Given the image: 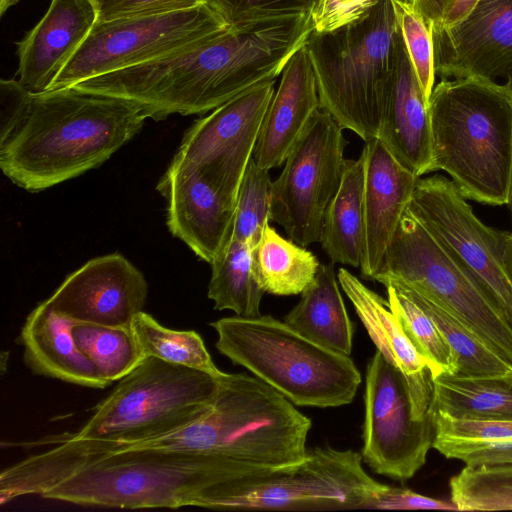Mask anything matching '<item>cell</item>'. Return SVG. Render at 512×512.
<instances>
[{
    "instance_id": "cell-29",
    "label": "cell",
    "mask_w": 512,
    "mask_h": 512,
    "mask_svg": "<svg viewBox=\"0 0 512 512\" xmlns=\"http://www.w3.org/2000/svg\"><path fill=\"white\" fill-rule=\"evenodd\" d=\"M397 285L403 287L436 323L456 359V374L469 377H512V364L455 316L417 291L401 284Z\"/></svg>"
},
{
    "instance_id": "cell-18",
    "label": "cell",
    "mask_w": 512,
    "mask_h": 512,
    "mask_svg": "<svg viewBox=\"0 0 512 512\" xmlns=\"http://www.w3.org/2000/svg\"><path fill=\"white\" fill-rule=\"evenodd\" d=\"M363 163V245L360 271L373 280L412 199L416 176L402 166L379 138L365 142Z\"/></svg>"
},
{
    "instance_id": "cell-45",
    "label": "cell",
    "mask_w": 512,
    "mask_h": 512,
    "mask_svg": "<svg viewBox=\"0 0 512 512\" xmlns=\"http://www.w3.org/2000/svg\"><path fill=\"white\" fill-rule=\"evenodd\" d=\"M19 0H0V15L3 16L4 13L11 8L12 6L16 5Z\"/></svg>"
},
{
    "instance_id": "cell-3",
    "label": "cell",
    "mask_w": 512,
    "mask_h": 512,
    "mask_svg": "<svg viewBox=\"0 0 512 512\" xmlns=\"http://www.w3.org/2000/svg\"><path fill=\"white\" fill-rule=\"evenodd\" d=\"M311 420L274 388L244 373L223 372L204 412L171 433L122 447L95 443L96 450L146 447L205 454L254 475L301 462Z\"/></svg>"
},
{
    "instance_id": "cell-27",
    "label": "cell",
    "mask_w": 512,
    "mask_h": 512,
    "mask_svg": "<svg viewBox=\"0 0 512 512\" xmlns=\"http://www.w3.org/2000/svg\"><path fill=\"white\" fill-rule=\"evenodd\" d=\"M255 249L234 237L214 258L208 298L216 310H231L241 317H256L265 293L255 271Z\"/></svg>"
},
{
    "instance_id": "cell-14",
    "label": "cell",
    "mask_w": 512,
    "mask_h": 512,
    "mask_svg": "<svg viewBox=\"0 0 512 512\" xmlns=\"http://www.w3.org/2000/svg\"><path fill=\"white\" fill-rule=\"evenodd\" d=\"M275 79L262 82L196 120L185 134L170 166H192L236 202L253 157Z\"/></svg>"
},
{
    "instance_id": "cell-12",
    "label": "cell",
    "mask_w": 512,
    "mask_h": 512,
    "mask_svg": "<svg viewBox=\"0 0 512 512\" xmlns=\"http://www.w3.org/2000/svg\"><path fill=\"white\" fill-rule=\"evenodd\" d=\"M451 180L419 178L408 211L481 287L512 326V281L499 251L496 230L474 214Z\"/></svg>"
},
{
    "instance_id": "cell-8",
    "label": "cell",
    "mask_w": 512,
    "mask_h": 512,
    "mask_svg": "<svg viewBox=\"0 0 512 512\" xmlns=\"http://www.w3.org/2000/svg\"><path fill=\"white\" fill-rule=\"evenodd\" d=\"M361 453L331 447L307 450L290 467L218 486L212 509L322 511L371 509L386 485L370 477Z\"/></svg>"
},
{
    "instance_id": "cell-30",
    "label": "cell",
    "mask_w": 512,
    "mask_h": 512,
    "mask_svg": "<svg viewBox=\"0 0 512 512\" xmlns=\"http://www.w3.org/2000/svg\"><path fill=\"white\" fill-rule=\"evenodd\" d=\"M72 335L109 384L125 377L144 359L131 326L74 322Z\"/></svg>"
},
{
    "instance_id": "cell-24",
    "label": "cell",
    "mask_w": 512,
    "mask_h": 512,
    "mask_svg": "<svg viewBox=\"0 0 512 512\" xmlns=\"http://www.w3.org/2000/svg\"><path fill=\"white\" fill-rule=\"evenodd\" d=\"M284 322L312 342L349 355L354 325L347 313L333 263L320 264L312 282Z\"/></svg>"
},
{
    "instance_id": "cell-23",
    "label": "cell",
    "mask_w": 512,
    "mask_h": 512,
    "mask_svg": "<svg viewBox=\"0 0 512 512\" xmlns=\"http://www.w3.org/2000/svg\"><path fill=\"white\" fill-rule=\"evenodd\" d=\"M73 324L47 300L39 303L27 316L19 337L25 364L37 375L89 388L107 387L110 384L78 348Z\"/></svg>"
},
{
    "instance_id": "cell-10",
    "label": "cell",
    "mask_w": 512,
    "mask_h": 512,
    "mask_svg": "<svg viewBox=\"0 0 512 512\" xmlns=\"http://www.w3.org/2000/svg\"><path fill=\"white\" fill-rule=\"evenodd\" d=\"M229 29L205 3L162 15L96 21L49 90L158 59Z\"/></svg>"
},
{
    "instance_id": "cell-16",
    "label": "cell",
    "mask_w": 512,
    "mask_h": 512,
    "mask_svg": "<svg viewBox=\"0 0 512 512\" xmlns=\"http://www.w3.org/2000/svg\"><path fill=\"white\" fill-rule=\"evenodd\" d=\"M147 293L143 273L113 253L93 258L68 275L47 302L74 322L131 326L143 311Z\"/></svg>"
},
{
    "instance_id": "cell-31",
    "label": "cell",
    "mask_w": 512,
    "mask_h": 512,
    "mask_svg": "<svg viewBox=\"0 0 512 512\" xmlns=\"http://www.w3.org/2000/svg\"><path fill=\"white\" fill-rule=\"evenodd\" d=\"M142 355L194 368L214 377L223 374L214 364L202 337L195 331H178L161 325L144 311L131 322Z\"/></svg>"
},
{
    "instance_id": "cell-19",
    "label": "cell",
    "mask_w": 512,
    "mask_h": 512,
    "mask_svg": "<svg viewBox=\"0 0 512 512\" xmlns=\"http://www.w3.org/2000/svg\"><path fill=\"white\" fill-rule=\"evenodd\" d=\"M96 21L89 0H51L40 21L17 42L18 81L31 93L49 90Z\"/></svg>"
},
{
    "instance_id": "cell-22",
    "label": "cell",
    "mask_w": 512,
    "mask_h": 512,
    "mask_svg": "<svg viewBox=\"0 0 512 512\" xmlns=\"http://www.w3.org/2000/svg\"><path fill=\"white\" fill-rule=\"evenodd\" d=\"M320 109L316 77L305 45L287 62L266 110L253 152L266 170L280 167Z\"/></svg>"
},
{
    "instance_id": "cell-43",
    "label": "cell",
    "mask_w": 512,
    "mask_h": 512,
    "mask_svg": "<svg viewBox=\"0 0 512 512\" xmlns=\"http://www.w3.org/2000/svg\"><path fill=\"white\" fill-rule=\"evenodd\" d=\"M30 93L18 80L0 81V141L7 138L19 122Z\"/></svg>"
},
{
    "instance_id": "cell-28",
    "label": "cell",
    "mask_w": 512,
    "mask_h": 512,
    "mask_svg": "<svg viewBox=\"0 0 512 512\" xmlns=\"http://www.w3.org/2000/svg\"><path fill=\"white\" fill-rule=\"evenodd\" d=\"M255 271L265 293L301 294L314 279L320 262L309 250L282 237L270 224L255 249Z\"/></svg>"
},
{
    "instance_id": "cell-5",
    "label": "cell",
    "mask_w": 512,
    "mask_h": 512,
    "mask_svg": "<svg viewBox=\"0 0 512 512\" xmlns=\"http://www.w3.org/2000/svg\"><path fill=\"white\" fill-rule=\"evenodd\" d=\"M398 33L392 1L382 0L352 23L331 31L313 30L305 44L320 108L364 142L378 138Z\"/></svg>"
},
{
    "instance_id": "cell-46",
    "label": "cell",
    "mask_w": 512,
    "mask_h": 512,
    "mask_svg": "<svg viewBox=\"0 0 512 512\" xmlns=\"http://www.w3.org/2000/svg\"><path fill=\"white\" fill-rule=\"evenodd\" d=\"M511 210L512 213V181H511V188H510V196H509V202L507 204Z\"/></svg>"
},
{
    "instance_id": "cell-13",
    "label": "cell",
    "mask_w": 512,
    "mask_h": 512,
    "mask_svg": "<svg viewBox=\"0 0 512 512\" xmlns=\"http://www.w3.org/2000/svg\"><path fill=\"white\" fill-rule=\"evenodd\" d=\"M363 461L377 474L405 482L426 463L433 445L429 415L415 420L403 375L376 351L367 365Z\"/></svg>"
},
{
    "instance_id": "cell-32",
    "label": "cell",
    "mask_w": 512,
    "mask_h": 512,
    "mask_svg": "<svg viewBox=\"0 0 512 512\" xmlns=\"http://www.w3.org/2000/svg\"><path fill=\"white\" fill-rule=\"evenodd\" d=\"M391 310L404 332L426 359L431 377L440 373H457L454 354L433 319L401 286L385 285Z\"/></svg>"
},
{
    "instance_id": "cell-40",
    "label": "cell",
    "mask_w": 512,
    "mask_h": 512,
    "mask_svg": "<svg viewBox=\"0 0 512 512\" xmlns=\"http://www.w3.org/2000/svg\"><path fill=\"white\" fill-rule=\"evenodd\" d=\"M382 0H314L310 12L314 31L325 32L352 23ZM410 2V0H391Z\"/></svg>"
},
{
    "instance_id": "cell-21",
    "label": "cell",
    "mask_w": 512,
    "mask_h": 512,
    "mask_svg": "<svg viewBox=\"0 0 512 512\" xmlns=\"http://www.w3.org/2000/svg\"><path fill=\"white\" fill-rule=\"evenodd\" d=\"M378 138L392 156L416 176L431 172L429 102L411 64L400 28L395 66Z\"/></svg>"
},
{
    "instance_id": "cell-26",
    "label": "cell",
    "mask_w": 512,
    "mask_h": 512,
    "mask_svg": "<svg viewBox=\"0 0 512 512\" xmlns=\"http://www.w3.org/2000/svg\"><path fill=\"white\" fill-rule=\"evenodd\" d=\"M454 417L512 420V377H469L443 372L432 378L429 411Z\"/></svg>"
},
{
    "instance_id": "cell-15",
    "label": "cell",
    "mask_w": 512,
    "mask_h": 512,
    "mask_svg": "<svg viewBox=\"0 0 512 512\" xmlns=\"http://www.w3.org/2000/svg\"><path fill=\"white\" fill-rule=\"evenodd\" d=\"M431 35L443 79L491 80L512 91V0H479L457 24Z\"/></svg>"
},
{
    "instance_id": "cell-37",
    "label": "cell",
    "mask_w": 512,
    "mask_h": 512,
    "mask_svg": "<svg viewBox=\"0 0 512 512\" xmlns=\"http://www.w3.org/2000/svg\"><path fill=\"white\" fill-rule=\"evenodd\" d=\"M432 447L448 459L466 466H493L512 463V437L466 440L434 436Z\"/></svg>"
},
{
    "instance_id": "cell-20",
    "label": "cell",
    "mask_w": 512,
    "mask_h": 512,
    "mask_svg": "<svg viewBox=\"0 0 512 512\" xmlns=\"http://www.w3.org/2000/svg\"><path fill=\"white\" fill-rule=\"evenodd\" d=\"M339 285L351 301L377 351L403 375L415 420H424L432 399V377L426 359L404 332L388 300L368 288L345 268Z\"/></svg>"
},
{
    "instance_id": "cell-44",
    "label": "cell",
    "mask_w": 512,
    "mask_h": 512,
    "mask_svg": "<svg viewBox=\"0 0 512 512\" xmlns=\"http://www.w3.org/2000/svg\"><path fill=\"white\" fill-rule=\"evenodd\" d=\"M496 236L504 268L512 281V232L496 230Z\"/></svg>"
},
{
    "instance_id": "cell-36",
    "label": "cell",
    "mask_w": 512,
    "mask_h": 512,
    "mask_svg": "<svg viewBox=\"0 0 512 512\" xmlns=\"http://www.w3.org/2000/svg\"><path fill=\"white\" fill-rule=\"evenodd\" d=\"M392 5L411 64L429 102L436 74L431 31L410 2L392 1Z\"/></svg>"
},
{
    "instance_id": "cell-42",
    "label": "cell",
    "mask_w": 512,
    "mask_h": 512,
    "mask_svg": "<svg viewBox=\"0 0 512 512\" xmlns=\"http://www.w3.org/2000/svg\"><path fill=\"white\" fill-rule=\"evenodd\" d=\"M371 509L381 510H448L458 511L452 502L435 499L416 493L408 488L386 485L382 493L374 500Z\"/></svg>"
},
{
    "instance_id": "cell-35",
    "label": "cell",
    "mask_w": 512,
    "mask_h": 512,
    "mask_svg": "<svg viewBox=\"0 0 512 512\" xmlns=\"http://www.w3.org/2000/svg\"><path fill=\"white\" fill-rule=\"evenodd\" d=\"M314 0H204L228 26L242 29L259 22L310 15Z\"/></svg>"
},
{
    "instance_id": "cell-9",
    "label": "cell",
    "mask_w": 512,
    "mask_h": 512,
    "mask_svg": "<svg viewBox=\"0 0 512 512\" xmlns=\"http://www.w3.org/2000/svg\"><path fill=\"white\" fill-rule=\"evenodd\" d=\"M373 280L433 300L512 364V326L503 312L408 209Z\"/></svg>"
},
{
    "instance_id": "cell-1",
    "label": "cell",
    "mask_w": 512,
    "mask_h": 512,
    "mask_svg": "<svg viewBox=\"0 0 512 512\" xmlns=\"http://www.w3.org/2000/svg\"><path fill=\"white\" fill-rule=\"evenodd\" d=\"M13 466L25 495L123 509L210 508L214 489L250 472L217 457L146 447L95 450L69 433Z\"/></svg>"
},
{
    "instance_id": "cell-33",
    "label": "cell",
    "mask_w": 512,
    "mask_h": 512,
    "mask_svg": "<svg viewBox=\"0 0 512 512\" xmlns=\"http://www.w3.org/2000/svg\"><path fill=\"white\" fill-rule=\"evenodd\" d=\"M449 485L458 511L512 510V463L466 466Z\"/></svg>"
},
{
    "instance_id": "cell-38",
    "label": "cell",
    "mask_w": 512,
    "mask_h": 512,
    "mask_svg": "<svg viewBox=\"0 0 512 512\" xmlns=\"http://www.w3.org/2000/svg\"><path fill=\"white\" fill-rule=\"evenodd\" d=\"M429 413L434 436L466 440L512 437V420L454 417L440 410Z\"/></svg>"
},
{
    "instance_id": "cell-39",
    "label": "cell",
    "mask_w": 512,
    "mask_h": 512,
    "mask_svg": "<svg viewBox=\"0 0 512 512\" xmlns=\"http://www.w3.org/2000/svg\"><path fill=\"white\" fill-rule=\"evenodd\" d=\"M204 0H95L98 22L148 17L195 8Z\"/></svg>"
},
{
    "instance_id": "cell-41",
    "label": "cell",
    "mask_w": 512,
    "mask_h": 512,
    "mask_svg": "<svg viewBox=\"0 0 512 512\" xmlns=\"http://www.w3.org/2000/svg\"><path fill=\"white\" fill-rule=\"evenodd\" d=\"M479 0H410L431 32L449 28L461 21Z\"/></svg>"
},
{
    "instance_id": "cell-7",
    "label": "cell",
    "mask_w": 512,
    "mask_h": 512,
    "mask_svg": "<svg viewBox=\"0 0 512 512\" xmlns=\"http://www.w3.org/2000/svg\"><path fill=\"white\" fill-rule=\"evenodd\" d=\"M217 388L218 377L146 357L120 379L84 425L71 434L109 447L159 437L197 419Z\"/></svg>"
},
{
    "instance_id": "cell-2",
    "label": "cell",
    "mask_w": 512,
    "mask_h": 512,
    "mask_svg": "<svg viewBox=\"0 0 512 512\" xmlns=\"http://www.w3.org/2000/svg\"><path fill=\"white\" fill-rule=\"evenodd\" d=\"M147 118L137 103L73 87L30 93L19 122L0 141L1 170L19 187L42 191L101 165Z\"/></svg>"
},
{
    "instance_id": "cell-11",
    "label": "cell",
    "mask_w": 512,
    "mask_h": 512,
    "mask_svg": "<svg viewBox=\"0 0 512 512\" xmlns=\"http://www.w3.org/2000/svg\"><path fill=\"white\" fill-rule=\"evenodd\" d=\"M346 145L343 129L320 108L272 183V220L301 246L321 241L326 210L341 183Z\"/></svg>"
},
{
    "instance_id": "cell-25",
    "label": "cell",
    "mask_w": 512,
    "mask_h": 512,
    "mask_svg": "<svg viewBox=\"0 0 512 512\" xmlns=\"http://www.w3.org/2000/svg\"><path fill=\"white\" fill-rule=\"evenodd\" d=\"M362 159L345 160L339 188L324 217L321 245L333 264L360 267L363 245Z\"/></svg>"
},
{
    "instance_id": "cell-17",
    "label": "cell",
    "mask_w": 512,
    "mask_h": 512,
    "mask_svg": "<svg viewBox=\"0 0 512 512\" xmlns=\"http://www.w3.org/2000/svg\"><path fill=\"white\" fill-rule=\"evenodd\" d=\"M157 190L169 231L210 264L233 237L236 202L192 166H169Z\"/></svg>"
},
{
    "instance_id": "cell-47",
    "label": "cell",
    "mask_w": 512,
    "mask_h": 512,
    "mask_svg": "<svg viewBox=\"0 0 512 512\" xmlns=\"http://www.w3.org/2000/svg\"><path fill=\"white\" fill-rule=\"evenodd\" d=\"M89 1H91L93 4H94V2H95V0H89Z\"/></svg>"
},
{
    "instance_id": "cell-34",
    "label": "cell",
    "mask_w": 512,
    "mask_h": 512,
    "mask_svg": "<svg viewBox=\"0 0 512 512\" xmlns=\"http://www.w3.org/2000/svg\"><path fill=\"white\" fill-rule=\"evenodd\" d=\"M272 183L252 157L237 194L233 237L254 249L272 220Z\"/></svg>"
},
{
    "instance_id": "cell-6",
    "label": "cell",
    "mask_w": 512,
    "mask_h": 512,
    "mask_svg": "<svg viewBox=\"0 0 512 512\" xmlns=\"http://www.w3.org/2000/svg\"><path fill=\"white\" fill-rule=\"evenodd\" d=\"M210 325L216 348L294 405L319 408L351 403L361 373L349 355L326 349L270 315L231 316Z\"/></svg>"
},
{
    "instance_id": "cell-4",
    "label": "cell",
    "mask_w": 512,
    "mask_h": 512,
    "mask_svg": "<svg viewBox=\"0 0 512 512\" xmlns=\"http://www.w3.org/2000/svg\"><path fill=\"white\" fill-rule=\"evenodd\" d=\"M431 172H447L462 195L508 204L512 181V91L479 78L443 79L429 99Z\"/></svg>"
}]
</instances>
